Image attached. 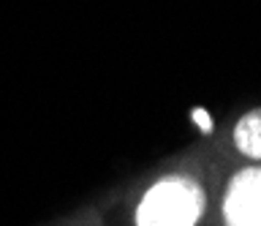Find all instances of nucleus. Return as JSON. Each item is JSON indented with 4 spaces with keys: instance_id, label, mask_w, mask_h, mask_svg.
Masks as SVG:
<instances>
[{
    "instance_id": "2",
    "label": "nucleus",
    "mask_w": 261,
    "mask_h": 226,
    "mask_svg": "<svg viewBox=\"0 0 261 226\" xmlns=\"http://www.w3.org/2000/svg\"><path fill=\"white\" fill-rule=\"evenodd\" d=\"M223 221L226 226H261V166H245L228 180Z\"/></svg>"
},
{
    "instance_id": "3",
    "label": "nucleus",
    "mask_w": 261,
    "mask_h": 226,
    "mask_svg": "<svg viewBox=\"0 0 261 226\" xmlns=\"http://www.w3.org/2000/svg\"><path fill=\"white\" fill-rule=\"evenodd\" d=\"M234 144L242 156H248L253 161H261V107L237 120Z\"/></svg>"
},
{
    "instance_id": "1",
    "label": "nucleus",
    "mask_w": 261,
    "mask_h": 226,
    "mask_svg": "<svg viewBox=\"0 0 261 226\" xmlns=\"http://www.w3.org/2000/svg\"><path fill=\"white\" fill-rule=\"evenodd\" d=\"M204 207L207 196L199 180L171 174L147 188L136 207V226H196Z\"/></svg>"
},
{
    "instance_id": "4",
    "label": "nucleus",
    "mask_w": 261,
    "mask_h": 226,
    "mask_svg": "<svg viewBox=\"0 0 261 226\" xmlns=\"http://www.w3.org/2000/svg\"><path fill=\"white\" fill-rule=\"evenodd\" d=\"M201 120V128L204 131H210V120H207V115H204V112H196V123H199Z\"/></svg>"
}]
</instances>
